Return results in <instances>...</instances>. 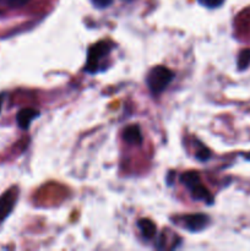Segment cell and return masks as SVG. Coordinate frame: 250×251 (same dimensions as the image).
I'll return each instance as SVG.
<instances>
[{
	"label": "cell",
	"instance_id": "2",
	"mask_svg": "<svg viewBox=\"0 0 250 251\" xmlns=\"http://www.w3.org/2000/svg\"><path fill=\"white\" fill-rule=\"evenodd\" d=\"M181 181L184 185L190 190L191 196L195 200L203 201V202L211 203L213 201L212 196H211L210 191L201 184L200 176L196 172H188L181 176Z\"/></svg>",
	"mask_w": 250,
	"mask_h": 251
},
{
	"label": "cell",
	"instance_id": "5",
	"mask_svg": "<svg viewBox=\"0 0 250 251\" xmlns=\"http://www.w3.org/2000/svg\"><path fill=\"white\" fill-rule=\"evenodd\" d=\"M183 222L186 229H189L190 232H199L207 226L208 217L202 213H194V215L185 216L183 218Z\"/></svg>",
	"mask_w": 250,
	"mask_h": 251
},
{
	"label": "cell",
	"instance_id": "7",
	"mask_svg": "<svg viewBox=\"0 0 250 251\" xmlns=\"http://www.w3.org/2000/svg\"><path fill=\"white\" fill-rule=\"evenodd\" d=\"M137 227H139L140 232L145 239H152L156 235V225L151 220L142 218L137 222Z\"/></svg>",
	"mask_w": 250,
	"mask_h": 251
},
{
	"label": "cell",
	"instance_id": "9",
	"mask_svg": "<svg viewBox=\"0 0 250 251\" xmlns=\"http://www.w3.org/2000/svg\"><path fill=\"white\" fill-rule=\"evenodd\" d=\"M250 64V49H244L242 53L239 54V59H238V68L240 70H244L249 66Z\"/></svg>",
	"mask_w": 250,
	"mask_h": 251
},
{
	"label": "cell",
	"instance_id": "13",
	"mask_svg": "<svg viewBox=\"0 0 250 251\" xmlns=\"http://www.w3.org/2000/svg\"><path fill=\"white\" fill-rule=\"evenodd\" d=\"M92 4L95 5L96 7H100V9H104V7H108L113 2V0H91Z\"/></svg>",
	"mask_w": 250,
	"mask_h": 251
},
{
	"label": "cell",
	"instance_id": "8",
	"mask_svg": "<svg viewBox=\"0 0 250 251\" xmlns=\"http://www.w3.org/2000/svg\"><path fill=\"white\" fill-rule=\"evenodd\" d=\"M124 140L127 144H141L142 142V135L141 130L137 125H131V126H127L124 130Z\"/></svg>",
	"mask_w": 250,
	"mask_h": 251
},
{
	"label": "cell",
	"instance_id": "11",
	"mask_svg": "<svg viewBox=\"0 0 250 251\" xmlns=\"http://www.w3.org/2000/svg\"><path fill=\"white\" fill-rule=\"evenodd\" d=\"M201 5L208 7V9H215V7L221 6L225 0H198Z\"/></svg>",
	"mask_w": 250,
	"mask_h": 251
},
{
	"label": "cell",
	"instance_id": "4",
	"mask_svg": "<svg viewBox=\"0 0 250 251\" xmlns=\"http://www.w3.org/2000/svg\"><path fill=\"white\" fill-rule=\"evenodd\" d=\"M17 196L19 193L15 188L10 189L0 196V222H2L10 215L17 200Z\"/></svg>",
	"mask_w": 250,
	"mask_h": 251
},
{
	"label": "cell",
	"instance_id": "3",
	"mask_svg": "<svg viewBox=\"0 0 250 251\" xmlns=\"http://www.w3.org/2000/svg\"><path fill=\"white\" fill-rule=\"evenodd\" d=\"M109 51L110 46L108 43H105V42H100V43L91 47L90 50H88L86 70H87L88 73H96V71L98 70V66H100V59H103L105 55H108Z\"/></svg>",
	"mask_w": 250,
	"mask_h": 251
},
{
	"label": "cell",
	"instance_id": "10",
	"mask_svg": "<svg viewBox=\"0 0 250 251\" xmlns=\"http://www.w3.org/2000/svg\"><path fill=\"white\" fill-rule=\"evenodd\" d=\"M29 0H0V4L6 5L9 7H22Z\"/></svg>",
	"mask_w": 250,
	"mask_h": 251
},
{
	"label": "cell",
	"instance_id": "15",
	"mask_svg": "<svg viewBox=\"0 0 250 251\" xmlns=\"http://www.w3.org/2000/svg\"><path fill=\"white\" fill-rule=\"evenodd\" d=\"M125 1H132V0H125Z\"/></svg>",
	"mask_w": 250,
	"mask_h": 251
},
{
	"label": "cell",
	"instance_id": "1",
	"mask_svg": "<svg viewBox=\"0 0 250 251\" xmlns=\"http://www.w3.org/2000/svg\"><path fill=\"white\" fill-rule=\"evenodd\" d=\"M174 78V74L166 66H154L149 73L146 78L147 87L152 95L158 96L168 87L169 83Z\"/></svg>",
	"mask_w": 250,
	"mask_h": 251
},
{
	"label": "cell",
	"instance_id": "14",
	"mask_svg": "<svg viewBox=\"0 0 250 251\" xmlns=\"http://www.w3.org/2000/svg\"><path fill=\"white\" fill-rule=\"evenodd\" d=\"M2 100H4V95H0V112H1L2 108Z\"/></svg>",
	"mask_w": 250,
	"mask_h": 251
},
{
	"label": "cell",
	"instance_id": "6",
	"mask_svg": "<svg viewBox=\"0 0 250 251\" xmlns=\"http://www.w3.org/2000/svg\"><path fill=\"white\" fill-rule=\"evenodd\" d=\"M38 115V110L33 109V108H24V109H21L17 113V124H19V126L21 127V129L27 130L29 127V125H31V123L33 122Z\"/></svg>",
	"mask_w": 250,
	"mask_h": 251
},
{
	"label": "cell",
	"instance_id": "12",
	"mask_svg": "<svg viewBox=\"0 0 250 251\" xmlns=\"http://www.w3.org/2000/svg\"><path fill=\"white\" fill-rule=\"evenodd\" d=\"M210 156H211L210 151H208L206 147H202L201 150H199L198 153H196V158L200 159V161H207V159L210 158Z\"/></svg>",
	"mask_w": 250,
	"mask_h": 251
}]
</instances>
